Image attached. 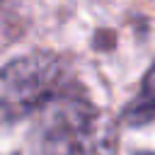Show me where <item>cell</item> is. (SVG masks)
Returning a JSON list of instances; mask_svg holds the SVG:
<instances>
[{"label": "cell", "instance_id": "6da1fadb", "mask_svg": "<svg viewBox=\"0 0 155 155\" xmlns=\"http://www.w3.org/2000/svg\"><path fill=\"white\" fill-rule=\"evenodd\" d=\"M75 85L65 58L34 51L0 68V121H19L48 102H61Z\"/></svg>", "mask_w": 155, "mask_h": 155}, {"label": "cell", "instance_id": "7a4b0ae2", "mask_svg": "<svg viewBox=\"0 0 155 155\" xmlns=\"http://www.w3.org/2000/svg\"><path fill=\"white\" fill-rule=\"evenodd\" d=\"M116 121L82 97H65L48 111L41 155H116Z\"/></svg>", "mask_w": 155, "mask_h": 155}, {"label": "cell", "instance_id": "3957f363", "mask_svg": "<svg viewBox=\"0 0 155 155\" xmlns=\"http://www.w3.org/2000/svg\"><path fill=\"white\" fill-rule=\"evenodd\" d=\"M121 119L128 126H143L155 121V63L145 70L136 97L124 107Z\"/></svg>", "mask_w": 155, "mask_h": 155}, {"label": "cell", "instance_id": "277c9868", "mask_svg": "<svg viewBox=\"0 0 155 155\" xmlns=\"http://www.w3.org/2000/svg\"><path fill=\"white\" fill-rule=\"evenodd\" d=\"M133 155H155V150H138V153H133Z\"/></svg>", "mask_w": 155, "mask_h": 155}]
</instances>
